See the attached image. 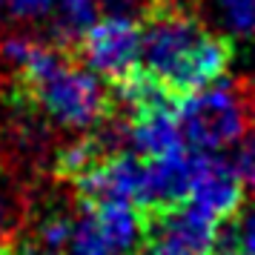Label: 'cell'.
I'll list each match as a JSON object with an SVG mask.
<instances>
[{"label": "cell", "instance_id": "obj_12", "mask_svg": "<svg viewBox=\"0 0 255 255\" xmlns=\"http://www.w3.org/2000/svg\"><path fill=\"white\" fill-rule=\"evenodd\" d=\"M69 235L72 218L66 212H52L37 221L32 235L23 238L9 255H69Z\"/></svg>", "mask_w": 255, "mask_h": 255}, {"label": "cell", "instance_id": "obj_3", "mask_svg": "<svg viewBox=\"0 0 255 255\" xmlns=\"http://www.w3.org/2000/svg\"><path fill=\"white\" fill-rule=\"evenodd\" d=\"M17 98L35 104L52 124L72 132L95 129L109 115V95L101 78L89 66L72 63L69 55L26 89H20Z\"/></svg>", "mask_w": 255, "mask_h": 255}, {"label": "cell", "instance_id": "obj_19", "mask_svg": "<svg viewBox=\"0 0 255 255\" xmlns=\"http://www.w3.org/2000/svg\"><path fill=\"white\" fill-rule=\"evenodd\" d=\"M9 221H12V212H9V201L0 195V241L6 238V230H9Z\"/></svg>", "mask_w": 255, "mask_h": 255}, {"label": "cell", "instance_id": "obj_16", "mask_svg": "<svg viewBox=\"0 0 255 255\" xmlns=\"http://www.w3.org/2000/svg\"><path fill=\"white\" fill-rule=\"evenodd\" d=\"M232 166L241 178L244 189L255 192V127H250L244 132V138L238 140V149H235V158H232Z\"/></svg>", "mask_w": 255, "mask_h": 255}, {"label": "cell", "instance_id": "obj_20", "mask_svg": "<svg viewBox=\"0 0 255 255\" xmlns=\"http://www.w3.org/2000/svg\"><path fill=\"white\" fill-rule=\"evenodd\" d=\"M6 6H9V0H0V12H3V9H6Z\"/></svg>", "mask_w": 255, "mask_h": 255}, {"label": "cell", "instance_id": "obj_17", "mask_svg": "<svg viewBox=\"0 0 255 255\" xmlns=\"http://www.w3.org/2000/svg\"><path fill=\"white\" fill-rule=\"evenodd\" d=\"M158 0H98V9L106 12V17H124L138 23Z\"/></svg>", "mask_w": 255, "mask_h": 255}, {"label": "cell", "instance_id": "obj_1", "mask_svg": "<svg viewBox=\"0 0 255 255\" xmlns=\"http://www.w3.org/2000/svg\"><path fill=\"white\" fill-rule=\"evenodd\" d=\"M138 66L172 95L195 92L224 78L232 40L215 35L178 0H158L138 20Z\"/></svg>", "mask_w": 255, "mask_h": 255}, {"label": "cell", "instance_id": "obj_21", "mask_svg": "<svg viewBox=\"0 0 255 255\" xmlns=\"http://www.w3.org/2000/svg\"><path fill=\"white\" fill-rule=\"evenodd\" d=\"M129 255H140V253H129Z\"/></svg>", "mask_w": 255, "mask_h": 255}, {"label": "cell", "instance_id": "obj_14", "mask_svg": "<svg viewBox=\"0 0 255 255\" xmlns=\"http://www.w3.org/2000/svg\"><path fill=\"white\" fill-rule=\"evenodd\" d=\"M106 152L104 146L98 143V138L95 135H89V138H81V140H72V143H66L63 149L58 152V172L63 175V178H81L86 169H92L95 163L104 158Z\"/></svg>", "mask_w": 255, "mask_h": 255}, {"label": "cell", "instance_id": "obj_11", "mask_svg": "<svg viewBox=\"0 0 255 255\" xmlns=\"http://www.w3.org/2000/svg\"><path fill=\"white\" fill-rule=\"evenodd\" d=\"M98 20V0H55L52 17V40L55 46L75 52L78 40Z\"/></svg>", "mask_w": 255, "mask_h": 255}, {"label": "cell", "instance_id": "obj_10", "mask_svg": "<svg viewBox=\"0 0 255 255\" xmlns=\"http://www.w3.org/2000/svg\"><path fill=\"white\" fill-rule=\"evenodd\" d=\"M124 121H127V149L140 158H161L186 146L175 115V101L152 104L132 115H124Z\"/></svg>", "mask_w": 255, "mask_h": 255}, {"label": "cell", "instance_id": "obj_4", "mask_svg": "<svg viewBox=\"0 0 255 255\" xmlns=\"http://www.w3.org/2000/svg\"><path fill=\"white\" fill-rule=\"evenodd\" d=\"M146 238V221L129 201L83 204L72 221L69 255H129Z\"/></svg>", "mask_w": 255, "mask_h": 255}, {"label": "cell", "instance_id": "obj_8", "mask_svg": "<svg viewBox=\"0 0 255 255\" xmlns=\"http://www.w3.org/2000/svg\"><path fill=\"white\" fill-rule=\"evenodd\" d=\"M83 204H104V201H129L140 207L143 195V158L132 149H121L104 155L92 169L75 178Z\"/></svg>", "mask_w": 255, "mask_h": 255}, {"label": "cell", "instance_id": "obj_7", "mask_svg": "<svg viewBox=\"0 0 255 255\" xmlns=\"http://www.w3.org/2000/svg\"><path fill=\"white\" fill-rule=\"evenodd\" d=\"M244 201V184L232 161L221 158L215 152H198L195 149V169H192V184L186 204L201 209L218 224L227 221L241 209Z\"/></svg>", "mask_w": 255, "mask_h": 255}, {"label": "cell", "instance_id": "obj_2", "mask_svg": "<svg viewBox=\"0 0 255 255\" xmlns=\"http://www.w3.org/2000/svg\"><path fill=\"white\" fill-rule=\"evenodd\" d=\"M175 115L186 146L198 152H221L244 138V132L250 129L253 106L244 86L218 78L195 92L181 95Z\"/></svg>", "mask_w": 255, "mask_h": 255}, {"label": "cell", "instance_id": "obj_15", "mask_svg": "<svg viewBox=\"0 0 255 255\" xmlns=\"http://www.w3.org/2000/svg\"><path fill=\"white\" fill-rule=\"evenodd\" d=\"M209 6L230 35L255 37V0H209Z\"/></svg>", "mask_w": 255, "mask_h": 255}, {"label": "cell", "instance_id": "obj_13", "mask_svg": "<svg viewBox=\"0 0 255 255\" xmlns=\"http://www.w3.org/2000/svg\"><path fill=\"white\" fill-rule=\"evenodd\" d=\"M238 218L218 230L212 255H255V201L235 212Z\"/></svg>", "mask_w": 255, "mask_h": 255}, {"label": "cell", "instance_id": "obj_6", "mask_svg": "<svg viewBox=\"0 0 255 255\" xmlns=\"http://www.w3.org/2000/svg\"><path fill=\"white\" fill-rule=\"evenodd\" d=\"M218 230V221L192 204L161 209L146 224L149 255H212Z\"/></svg>", "mask_w": 255, "mask_h": 255}, {"label": "cell", "instance_id": "obj_9", "mask_svg": "<svg viewBox=\"0 0 255 255\" xmlns=\"http://www.w3.org/2000/svg\"><path fill=\"white\" fill-rule=\"evenodd\" d=\"M192 169H195V149L181 146V149L161 155V158H143V195L140 207L161 212L186 204L189 184H192Z\"/></svg>", "mask_w": 255, "mask_h": 255}, {"label": "cell", "instance_id": "obj_5", "mask_svg": "<svg viewBox=\"0 0 255 255\" xmlns=\"http://www.w3.org/2000/svg\"><path fill=\"white\" fill-rule=\"evenodd\" d=\"M138 46L140 37L135 20L106 17V20H95L86 29L75 52L95 75H104L106 81L115 83L118 78L129 75L138 66Z\"/></svg>", "mask_w": 255, "mask_h": 255}, {"label": "cell", "instance_id": "obj_18", "mask_svg": "<svg viewBox=\"0 0 255 255\" xmlns=\"http://www.w3.org/2000/svg\"><path fill=\"white\" fill-rule=\"evenodd\" d=\"M55 0H9V12L17 20H37L52 9Z\"/></svg>", "mask_w": 255, "mask_h": 255}]
</instances>
